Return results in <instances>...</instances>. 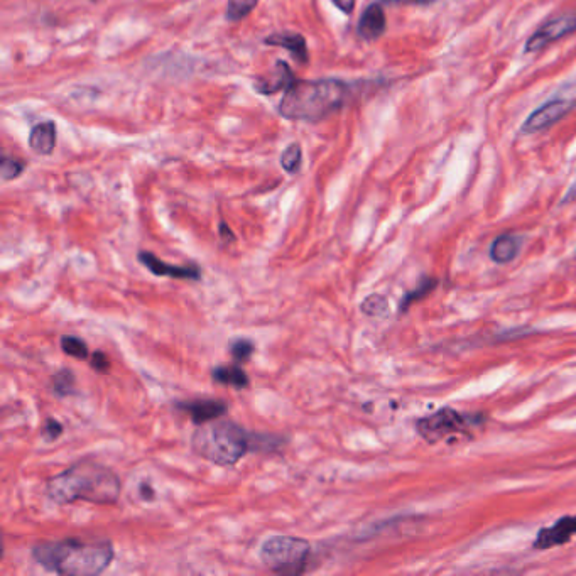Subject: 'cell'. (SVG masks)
Masks as SVG:
<instances>
[{
  "instance_id": "cell-1",
  "label": "cell",
  "mask_w": 576,
  "mask_h": 576,
  "mask_svg": "<svg viewBox=\"0 0 576 576\" xmlns=\"http://www.w3.org/2000/svg\"><path fill=\"white\" fill-rule=\"evenodd\" d=\"M120 489L119 475L112 468L83 460L51 477L46 485V494L58 506L73 504L77 500L110 506L119 500Z\"/></svg>"
},
{
  "instance_id": "cell-2",
  "label": "cell",
  "mask_w": 576,
  "mask_h": 576,
  "mask_svg": "<svg viewBox=\"0 0 576 576\" xmlns=\"http://www.w3.org/2000/svg\"><path fill=\"white\" fill-rule=\"evenodd\" d=\"M33 558L44 570L65 576H95L104 573L115 558L114 544L110 541L87 543L68 538L36 544Z\"/></svg>"
},
{
  "instance_id": "cell-3",
  "label": "cell",
  "mask_w": 576,
  "mask_h": 576,
  "mask_svg": "<svg viewBox=\"0 0 576 576\" xmlns=\"http://www.w3.org/2000/svg\"><path fill=\"white\" fill-rule=\"evenodd\" d=\"M256 433L234 421H210L200 424L191 436V450L218 467H234L249 452H254Z\"/></svg>"
},
{
  "instance_id": "cell-4",
  "label": "cell",
  "mask_w": 576,
  "mask_h": 576,
  "mask_svg": "<svg viewBox=\"0 0 576 576\" xmlns=\"http://www.w3.org/2000/svg\"><path fill=\"white\" fill-rule=\"evenodd\" d=\"M348 88L337 80L296 82L294 80L279 104V112L291 120H320L333 110L340 109Z\"/></svg>"
},
{
  "instance_id": "cell-5",
  "label": "cell",
  "mask_w": 576,
  "mask_h": 576,
  "mask_svg": "<svg viewBox=\"0 0 576 576\" xmlns=\"http://www.w3.org/2000/svg\"><path fill=\"white\" fill-rule=\"evenodd\" d=\"M311 555L310 541L291 536H274L262 544L261 561L278 575H303Z\"/></svg>"
},
{
  "instance_id": "cell-6",
  "label": "cell",
  "mask_w": 576,
  "mask_h": 576,
  "mask_svg": "<svg viewBox=\"0 0 576 576\" xmlns=\"http://www.w3.org/2000/svg\"><path fill=\"white\" fill-rule=\"evenodd\" d=\"M468 419L455 409L443 408L431 416L419 419L418 433L424 440L435 445L446 436L455 435L460 431H467Z\"/></svg>"
},
{
  "instance_id": "cell-7",
  "label": "cell",
  "mask_w": 576,
  "mask_h": 576,
  "mask_svg": "<svg viewBox=\"0 0 576 576\" xmlns=\"http://www.w3.org/2000/svg\"><path fill=\"white\" fill-rule=\"evenodd\" d=\"M575 107V100L571 98H553L546 104L541 105L538 110H534L529 115L528 120L522 125V134H536L544 131L556 122H560L565 115L570 114V110Z\"/></svg>"
},
{
  "instance_id": "cell-8",
  "label": "cell",
  "mask_w": 576,
  "mask_h": 576,
  "mask_svg": "<svg viewBox=\"0 0 576 576\" xmlns=\"http://www.w3.org/2000/svg\"><path fill=\"white\" fill-rule=\"evenodd\" d=\"M573 33H576V12L551 19L528 39L526 53H538L548 44L555 43L558 39L566 38Z\"/></svg>"
},
{
  "instance_id": "cell-9",
  "label": "cell",
  "mask_w": 576,
  "mask_h": 576,
  "mask_svg": "<svg viewBox=\"0 0 576 576\" xmlns=\"http://www.w3.org/2000/svg\"><path fill=\"white\" fill-rule=\"evenodd\" d=\"M139 261L142 266L146 267L147 271L153 272L154 276L159 278H176V279H190V281H200L203 276L202 267L196 264H188V266H173L168 262L161 261L158 256H154L153 252L142 250L139 254Z\"/></svg>"
},
{
  "instance_id": "cell-10",
  "label": "cell",
  "mask_w": 576,
  "mask_h": 576,
  "mask_svg": "<svg viewBox=\"0 0 576 576\" xmlns=\"http://www.w3.org/2000/svg\"><path fill=\"white\" fill-rule=\"evenodd\" d=\"M176 408L185 411L196 426L210 423V421H215V419L222 418V416L229 413V404L222 401V399L183 401V403L176 404Z\"/></svg>"
},
{
  "instance_id": "cell-11",
  "label": "cell",
  "mask_w": 576,
  "mask_h": 576,
  "mask_svg": "<svg viewBox=\"0 0 576 576\" xmlns=\"http://www.w3.org/2000/svg\"><path fill=\"white\" fill-rule=\"evenodd\" d=\"M576 534V516L561 517L556 521L555 526L544 528L539 531L538 538L533 543L534 549L544 551V549L555 548L560 544H566Z\"/></svg>"
},
{
  "instance_id": "cell-12",
  "label": "cell",
  "mask_w": 576,
  "mask_h": 576,
  "mask_svg": "<svg viewBox=\"0 0 576 576\" xmlns=\"http://www.w3.org/2000/svg\"><path fill=\"white\" fill-rule=\"evenodd\" d=\"M386 31V14L381 4H372L365 9L359 21L360 38L365 41H375Z\"/></svg>"
},
{
  "instance_id": "cell-13",
  "label": "cell",
  "mask_w": 576,
  "mask_h": 576,
  "mask_svg": "<svg viewBox=\"0 0 576 576\" xmlns=\"http://www.w3.org/2000/svg\"><path fill=\"white\" fill-rule=\"evenodd\" d=\"M56 125L55 122H43L34 127L29 137V146L34 153L49 154L55 149Z\"/></svg>"
},
{
  "instance_id": "cell-14",
  "label": "cell",
  "mask_w": 576,
  "mask_h": 576,
  "mask_svg": "<svg viewBox=\"0 0 576 576\" xmlns=\"http://www.w3.org/2000/svg\"><path fill=\"white\" fill-rule=\"evenodd\" d=\"M519 240L514 235H500L490 247V257L497 264L514 261L519 254Z\"/></svg>"
},
{
  "instance_id": "cell-15",
  "label": "cell",
  "mask_w": 576,
  "mask_h": 576,
  "mask_svg": "<svg viewBox=\"0 0 576 576\" xmlns=\"http://www.w3.org/2000/svg\"><path fill=\"white\" fill-rule=\"evenodd\" d=\"M213 381L222 386H232L235 389H245L249 387V375L245 374L244 369H240L239 365H222L213 369Z\"/></svg>"
},
{
  "instance_id": "cell-16",
  "label": "cell",
  "mask_w": 576,
  "mask_h": 576,
  "mask_svg": "<svg viewBox=\"0 0 576 576\" xmlns=\"http://www.w3.org/2000/svg\"><path fill=\"white\" fill-rule=\"evenodd\" d=\"M266 43L289 49L293 53L294 58H298L299 61L308 60L305 38L299 36V34H274L271 38L266 39Z\"/></svg>"
},
{
  "instance_id": "cell-17",
  "label": "cell",
  "mask_w": 576,
  "mask_h": 576,
  "mask_svg": "<svg viewBox=\"0 0 576 576\" xmlns=\"http://www.w3.org/2000/svg\"><path fill=\"white\" fill-rule=\"evenodd\" d=\"M51 391L58 397H70L77 394V375L73 370L60 369L51 377Z\"/></svg>"
},
{
  "instance_id": "cell-18",
  "label": "cell",
  "mask_w": 576,
  "mask_h": 576,
  "mask_svg": "<svg viewBox=\"0 0 576 576\" xmlns=\"http://www.w3.org/2000/svg\"><path fill=\"white\" fill-rule=\"evenodd\" d=\"M294 82L293 73L289 70V66L283 61H279L278 63V70H276V78H271V80H267V82H261L257 85V90L261 93H276L281 90V88H286Z\"/></svg>"
},
{
  "instance_id": "cell-19",
  "label": "cell",
  "mask_w": 576,
  "mask_h": 576,
  "mask_svg": "<svg viewBox=\"0 0 576 576\" xmlns=\"http://www.w3.org/2000/svg\"><path fill=\"white\" fill-rule=\"evenodd\" d=\"M61 350L66 355L78 360H87L88 355H90L87 343L83 342L82 338L71 337V335L61 337Z\"/></svg>"
},
{
  "instance_id": "cell-20",
  "label": "cell",
  "mask_w": 576,
  "mask_h": 576,
  "mask_svg": "<svg viewBox=\"0 0 576 576\" xmlns=\"http://www.w3.org/2000/svg\"><path fill=\"white\" fill-rule=\"evenodd\" d=\"M256 352V345L250 342L247 338H237L234 342L230 343V354L234 357L235 362H247V360Z\"/></svg>"
},
{
  "instance_id": "cell-21",
  "label": "cell",
  "mask_w": 576,
  "mask_h": 576,
  "mask_svg": "<svg viewBox=\"0 0 576 576\" xmlns=\"http://www.w3.org/2000/svg\"><path fill=\"white\" fill-rule=\"evenodd\" d=\"M259 0H229V9H227V16L232 21H240L245 16H249L250 12L254 11Z\"/></svg>"
},
{
  "instance_id": "cell-22",
  "label": "cell",
  "mask_w": 576,
  "mask_h": 576,
  "mask_svg": "<svg viewBox=\"0 0 576 576\" xmlns=\"http://www.w3.org/2000/svg\"><path fill=\"white\" fill-rule=\"evenodd\" d=\"M362 311L367 316H382L387 311V299L381 294H372L362 303Z\"/></svg>"
},
{
  "instance_id": "cell-23",
  "label": "cell",
  "mask_w": 576,
  "mask_h": 576,
  "mask_svg": "<svg viewBox=\"0 0 576 576\" xmlns=\"http://www.w3.org/2000/svg\"><path fill=\"white\" fill-rule=\"evenodd\" d=\"M299 164H301V147L298 144H291V146L284 151L283 156H281V166H283L288 173H296L299 169Z\"/></svg>"
},
{
  "instance_id": "cell-24",
  "label": "cell",
  "mask_w": 576,
  "mask_h": 576,
  "mask_svg": "<svg viewBox=\"0 0 576 576\" xmlns=\"http://www.w3.org/2000/svg\"><path fill=\"white\" fill-rule=\"evenodd\" d=\"M63 433H65V426L58 419L48 418L44 421L43 431H41L44 440L56 441Z\"/></svg>"
},
{
  "instance_id": "cell-25",
  "label": "cell",
  "mask_w": 576,
  "mask_h": 576,
  "mask_svg": "<svg viewBox=\"0 0 576 576\" xmlns=\"http://www.w3.org/2000/svg\"><path fill=\"white\" fill-rule=\"evenodd\" d=\"M436 281H424L418 289H414L411 293L406 294V298L403 301V310H406L411 303L418 301V299L424 298L426 294L430 293L431 289L435 288Z\"/></svg>"
},
{
  "instance_id": "cell-26",
  "label": "cell",
  "mask_w": 576,
  "mask_h": 576,
  "mask_svg": "<svg viewBox=\"0 0 576 576\" xmlns=\"http://www.w3.org/2000/svg\"><path fill=\"white\" fill-rule=\"evenodd\" d=\"M24 171V164L21 161L6 158L2 161V178L4 180H14Z\"/></svg>"
},
{
  "instance_id": "cell-27",
  "label": "cell",
  "mask_w": 576,
  "mask_h": 576,
  "mask_svg": "<svg viewBox=\"0 0 576 576\" xmlns=\"http://www.w3.org/2000/svg\"><path fill=\"white\" fill-rule=\"evenodd\" d=\"M90 367H92L98 374H107L110 370V360L107 355L102 352V350H97L95 354H92V360H90Z\"/></svg>"
},
{
  "instance_id": "cell-28",
  "label": "cell",
  "mask_w": 576,
  "mask_h": 576,
  "mask_svg": "<svg viewBox=\"0 0 576 576\" xmlns=\"http://www.w3.org/2000/svg\"><path fill=\"white\" fill-rule=\"evenodd\" d=\"M332 2L340 11L345 12V14H352V12H354L355 0H332Z\"/></svg>"
},
{
  "instance_id": "cell-29",
  "label": "cell",
  "mask_w": 576,
  "mask_h": 576,
  "mask_svg": "<svg viewBox=\"0 0 576 576\" xmlns=\"http://www.w3.org/2000/svg\"><path fill=\"white\" fill-rule=\"evenodd\" d=\"M389 4H414V6H426V4H433L435 0H386Z\"/></svg>"
},
{
  "instance_id": "cell-30",
  "label": "cell",
  "mask_w": 576,
  "mask_h": 576,
  "mask_svg": "<svg viewBox=\"0 0 576 576\" xmlns=\"http://www.w3.org/2000/svg\"><path fill=\"white\" fill-rule=\"evenodd\" d=\"M154 495H156V492H154L153 487H151V485L147 484H142L141 485V497L144 500H154Z\"/></svg>"
},
{
  "instance_id": "cell-31",
  "label": "cell",
  "mask_w": 576,
  "mask_h": 576,
  "mask_svg": "<svg viewBox=\"0 0 576 576\" xmlns=\"http://www.w3.org/2000/svg\"><path fill=\"white\" fill-rule=\"evenodd\" d=\"M220 237L225 240H232V242L235 240L234 234H232V230L227 227V223L225 222L220 223Z\"/></svg>"
}]
</instances>
